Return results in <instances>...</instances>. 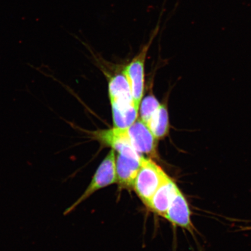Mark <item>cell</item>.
Wrapping results in <instances>:
<instances>
[{"label":"cell","mask_w":251,"mask_h":251,"mask_svg":"<svg viewBox=\"0 0 251 251\" xmlns=\"http://www.w3.org/2000/svg\"><path fill=\"white\" fill-rule=\"evenodd\" d=\"M108 91L114 127L125 128L130 126L138 119L140 108L135 104L130 86L123 73L111 78Z\"/></svg>","instance_id":"cell-1"},{"label":"cell","mask_w":251,"mask_h":251,"mask_svg":"<svg viewBox=\"0 0 251 251\" xmlns=\"http://www.w3.org/2000/svg\"><path fill=\"white\" fill-rule=\"evenodd\" d=\"M141 161V159L118 155L116 158V174L117 183L119 187L127 190L133 189L135 179L140 168Z\"/></svg>","instance_id":"cell-9"},{"label":"cell","mask_w":251,"mask_h":251,"mask_svg":"<svg viewBox=\"0 0 251 251\" xmlns=\"http://www.w3.org/2000/svg\"><path fill=\"white\" fill-rule=\"evenodd\" d=\"M251 230V226L243 227L241 228V231Z\"/></svg>","instance_id":"cell-12"},{"label":"cell","mask_w":251,"mask_h":251,"mask_svg":"<svg viewBox=\"0 0 251 251\" xmlns=\"http://www.w3.org/2000/svg\"><path fill=\"white\" fill-rule=\"evenodd\" d=\"M168 176L152 159L143 156L133 189L144 205L148 207L156 190Z\"/></svg>","instance_id":"cell-2"},{"label":"cell","mask_w":251,"mask_h":251,"mask_svg":"<svg viewBox=\"0 0 251 251\" xmlns=\"http://www.w3.org/2000/svg\"><path fill=\"white\" fill-rule=\"evenodd\" d=\"M115 183H117L116 156L115 151L112 150L110 151L108 154L106 156L98 169H97L92 181L85 191L76 201V202L67 210L65 212V214H68V213L73 211L76 206L86 200L96 191Z\"/></svg>","instance_id":"cell-3"},{"label":"cell","mask_w":251,"mask_h":251,"mask_svg":"<svg viewBox=\"0 0 251 251\" xmlns=\"http://www.w3.org/2000/svg\"><path fill=\"white\" fill-rule=\"evenodd\" d=\"M158 27L153 31L150 42L143 47L140 52L133 59L129 64L126 67L122 73L128 81L135 104L140 108L144 90V67L147 52L149 51L152 40L154 38Z\"/></svg>","instance_id":"cell-4"},{"label":"cell","mask_w":251,"mask_h":251,"mask_svg":"<svg viewBox=\"0 0 251 251\" xmlns=\"http://www.w3.org/2000/svg\"><path fill=\"white\" fill-rule=\"evenodd\" d=\"M179 190L175 181L168 176L156 190L150 201L148 208L156 214L164 217L173 200Z\"/></svg>","instance_id":"cell-8"},{"label":"cell","mask_w":251,"mask_h":251,"mask_svg":"<svg viewBox=\"0 0 251 251\" xmlns=\"http://www.w3.org/2000/svg\"><path fill=\"white\" fill-rule=\"evenodd\" d=\"M94 139L103 146L111 147L118 152V154L129 158L141 160L143 155L138 153L126 136L124 128L113 127L109 129L100 130L92 133Z\"/></svg>","instance_id":"cell-6"},{"label":"cell","mask_w":251,"mask_h":251,"mask_svg":"<svg viewBox=\"0 0 251 251\" xmlns=\"http://www.w3.org/2000/svg\"><path fill=\"white\" fill-rule=\"evenodd\" d=\"M146 125L157 140H161L167 136L170 129L167 106L165 104H161Z\"/></svg>","instance_id":"cell-10"},{"label":"cell","mask_w":251,"mask_h":251,"mask_svg":"<svg viewBox=\"0 0 251 251\" xmlns=\"http://www.w3.org/2000/svg\"><path fill=\"white\" fill-rule=\"evenodd\" d=\"M164 218L176 226L186 229L194 234L195 227L191 221L189 204L180 190L173 200Z\"/></svg>","instance_id":"cell-7"},{"label":"cell","mask_w":251,"mask_h":251,"mask_svg":"<svg viewBox=\"0 0 251 251\" xmlns=\"http://www.w3.org/2000/svg\"><path fill=\"white\" fill-rule=\"evenodd\" d=\"M161 103L154 96H148L141 101L140 105V119L147 125Z\"/></svg>","instance_id":"cell-11"},{"label":"cell","mask_w":251,"mask_h":251,"mask_svg":"<svg viewBox=\"0 0 251 251\" xmlns=\"http://www.w3.org/2000/svg\"><path fill=\"white\" fill-rule=\"evenodd\" d=\"M124 131L128 142L138 153L150 158H158V140L140 118L130 126L124 128Z\"/></svg>","instance_id":"cell-5"}]
</instances>
